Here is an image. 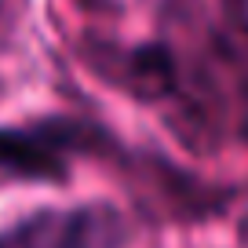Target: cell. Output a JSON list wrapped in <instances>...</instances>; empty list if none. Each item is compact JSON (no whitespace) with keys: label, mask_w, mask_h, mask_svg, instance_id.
Listing matches in <instances>:
<instances>
[{"label":"cell","mask_w":248,"mask_h":248,"mask_svg":"<svg viewBox=\"0 0 248 248\" xmlns=\"http://www.w3.org/2000/svg\"><path fill=\"white\" fill-rule=\"evenodd\" d=\"M80 146V128L44 124L37 132H4L0 135V164L26 175H62L66 154Z\"/></svg>","instance_id":"obj_2"},{"label":"cell","mask_w":248,"mask_h":248,"mask_svg":"<svg viewBox=\"0 0 248 248\" xmlns=\"http://www.w3.org/2000/svg\"><path fill=\"white\" fill-rule=\"evenodd\" d=\"M124 223L113 208H47L0 230V248H121Z\"/></svg>","instance_id":"obj_1"}]
</instances>
